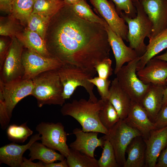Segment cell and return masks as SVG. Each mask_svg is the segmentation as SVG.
<instances>
[{
	"instance_id": "484cf974",
	"label": "cell",
	"mask_w": 167,
	"mask_h": 167,
	"mask_svg": "<svg viewBox=\"0 0 167 167\" xmlns=\"http://www.w3.org/2000/svg\"><path fill=\"white\" fill-rule=\"evenodd\" d=\"M35 0H14L10 13L12 17L19 20L23 25H27L32 13Z\"/></svg>"
},
{
	"instance_id": "7bdbcfd3",
	"label": "cell",
	"mask_w": 167,
	"mask_h": 167,
	"mask_svg": "<svg viewBox=\"0 0 167 167\" xmlns=\"http://www.w3.org/2000/svg\"><path fill=\"white\" fill-rule=\"evenodd\" d=\"M13 0H0L1 11L6 12L10 13L11 5Z\"/></svg>"
},
{
	"instance_id": "836d02e7",
	"label": "cell",
	"mask_w": 167,
	"mask_h": 167,
	"mask_svg": "<svg viewBox=\"0 0 167 167\" xmlns=\"http://www.w3.org/2000/svg\"><path fill=\"white\" fill-rule=\"evenodd\" d=\"M97 88L101 99L104 101L108 100L109 93V86L111 81L109 79H105L96 77L88 79Z\"/></svg>"
},
{
	"instance_id": "30bf717a",
	"label": "cell",
	"mask_w": 167,
	"mask_h": 167,
	"mask_svg": "<svg viewBox=\"0 0 167 167\" xmlns=\"http://www.w3.org/2000/svg\"><path fill=\"white\" fill-rule=\"evenodd\" d=\"M22 62L24 68L22 79L32 80L46 71L58 70L63 64L54 57H44L27 49L23 51Z\"/></svg>"
},
{
	"instance_id": "7402d4cb",
	"label": "cell",
	"mask_w": 167,
	"mask_h": 167,
	"mask_svg": "<svg viewBox=\"0 0 167 167\" xmlns=\"http://www.w3.org/2000/svg\"><path fill=\"white\" fill-rule=\"evenodd\" d=\"M146 146L143 137L134 138L127 146V157L123 167H143L145 165Z\"/></svg>"
},
{
	"instance_id": "cb8c5ba5",
	"label": "cell",
	"mask_w": 167,
	"mask_h": 167,
	"mask_svg": "<svg viewBox=\"0 0 167 167\" xmlns=\"http://www.w3.org/2000/svg\"><path fill=\"white\" fill-rule=\"evenodd\" d=\"M166 48L167 28L149 40L145 52L139 57L137 65V71L143 68L150 59Z\"/></svg>"
},
{
	"instance_id": "4316f807",
	"label": "cell",
	"mask_w": 167,
	"mask_h": 167,
	"mask_svg": "<svg viewBox=\"0 0 167 167\" xmlns=\"http://www.w3.org/2000/svg\"><path fill=\"white\" fill-rule=\"evenodd\" d=\"M66 3L63 1L35 0L32 13L52 18Z\"/></svg>"
},
{
	"instance_id": "9a60e30c",
	"label": "cell",
	"mask_w": 167,
	"mask_h": 167,
	"mask_svg": "<svg viewBox=\"0 0 167 167\" xmlns=\"http://www.w3.org/2000/svg\"><path fill=\"white\" fill-rule=\"evenodd\" d=\"M139 79L146 84H152L165 88L167 79V62L154 57L137 71Z\"/></svg>"
},
{
	"instance_id": "f6af8a7d",
	"label": "cell",
	"mask_w": 167,
	"mask_h": 167,
	"mask_svg": "<svg viewBox=\"0 0 167 167\" xmlns=\"http://www.w3.org/2000/svg\"><path fill=\"white\" fill-rule=\"evenodd\" d=\"M166 105H167V79L166 86L164 91L162 107Z\"/></svg>"
},
{
	"instance_id": "f1b7e54d",
	"label": "cell",
	"mask_w": 167,
	"mask_h": 167,
	"mask_svg": "<svg viewBox=\"0 0 167 167\" xmlns=\"http://www.w3.org/2000/svg\"><path fill=\"white\" fill-rule=\"evenodd\" d=\"M74 13L80 18L89 22L101 24L104 26L106 21L96 15L85 0L70 5Z\"/></svg>"
},
{
	"instance_id": "d6986e66",
	"label": "cell",
	"mask_w": 167,
	"mask_h": 167,
	"mask_svg": "<svg viewBox=\"0 0 167 167\" xmlns=\"http://www.w3.org/2000/svg\"><path fill=\"white\" fill-rule=\"evenodd\" d=\"M98 132H84L79 128L73 131L76 139L71 143L70 148L80 152L91 157H94V152L96 148L103 147L104 140L98 138Z\"/></svg>"
},
{
	"instance_id": "9c48e42d",
	"label": "cell",
	"mask_w": 167,
	"mask_h": 167,
	"mask_svg": "<svg viewBox=\"0 0 167 167\" xmlns=\"http://www.w3.org/2000/svg\"><path fill=\"white\" fill-rule=\"evenodd\" d=\"M36 130L41 135V140L43 144L58 151L65 157L68 155L70 148L66 143L67 134L61 123L41 122Z\"/></svg>"
},
{
	"instance_id": "f35d334b",
	"label": "cell",
	"mask_w": 167,
	"mask_h": 167,
	"mask_svg": "<svg viewBox=\"0 0 167 167\" xmlns=\"http://www.w3.org/2000/svg\"><path fill=\"white\" fill-rule=\"evenodd\" d=\"M10 119L5 102L0 97V123L2 129L5 130L9 126Z\"/></svg>"
},
{
	"instance_id": "4fadbf2b",
	"label": "cell",
	"mask_w": 167,
	"mask_h": 167,
	"mask_svg": "<svg viewBox=\"0 0 167 167\" xmlns=\"http://www.w3.org/2000/svg\"><path fill=\"white\" fill-rule=\"evenodd\" d=\"M140 1L152 24L150 40L167 28V0Z\"/></svg>"
},
{
	"instance_id": "52a82bcc",
	"label": "cell",
	"mask_w": 167,
	"mask_h": 167,
	"mask_svg": "<svg viewBox=\"0 0 167 167\" xmlns=\"http://www.w3.org/2000/svg\"><path fill=\"white\" fill-rule=\"evenodd\" d=\"M138 57L123 66L116 75L119 84L132 101L139 102L145 94L149 84L142 81L137 75Z\"/></svg>"
},
{
	"instance_id": "1f68e13d",
	"label": "cell",
	"mask_w": 167,
	"mask_h": 167,
	"mask_svg": "<svg viewBox=\"0 0 167 167\" xmlns=\"http://www.w3.org/2000/svg\"><path fill=\"white\" fill-rule=\"evenodd\" d=\"M27 123V122L20 125L12 124L9 126L6 130L8 139L14 143H23L33 133Z\"/></svg>"
},
{
	"instance_id": "60d3db41",
	"label": "cell",
	"mask_w": 167,
	"mask_h": 167,
	"mask_svg": "<svg viewBox=\"0 0 167 167\" xmlns=\"http://www.w3.org/2000/svg\"><path fill=\"white\" fill-rule=\"evenodd\" d=\"M155 167H167V146L161 152Z\"/></svg>"
},
{
	"instance_id": "6da1fadb",
	"label": "cell",
	"mask_w": 167,
	"mask_h": 167,
	"mask_svg": "<svg viewBox=\"0 0 167 167\" xmlns=\"http://www.w3.org/2000/svg\"><path fill=\"white\" fill-rule=\"evenodd\" d=\"M52 18L47 44L52 57L63 64L88 69L109 58L111 47L104 26L80 18L66 4Z\"/></svg>"
},
{
	"instance_id": "d590c367",
	"label": "cell",
	"mask_w": 167,
	"mask_h": 167,
	"mask_svg": "<svg viewBox=\"0 0 167 167\" xmlns=\"http://www.w3.org/2000/svg\"><path fill=\"white\" fill-rule=\"evenodd\" d=\"M12 17V19L1 18L0 23V35L1 36H15L18 32L17 27Z\"/></svg>"
},
{
	"instance_id": "ee69618b",
	"label": "cell",
	"mask_w": 167,
	"mask_h": 167,
	"mask_svg": "<svg viewBox=\"0 0 167 167\" xmlns=\"http://www.w3.org/2000/svg\"><path fill=\"white\" fill-rule=\"evenodd\" d=\"M45 167H68L66 158L58 163H52L46 164L44 163Z\"/></svg>"
},
{
	"instance_id": "ffe728a7",
	"label": "cell",
	"mask_w": 167,
	"mask_h": 167,
	"mask_svg": "<svg viewBox=\"0 0 167 167\" xmlns=\"http://www.w3.org/2000/svg\"><path fill=\"white\" fill-rule=\"evenodd\" d=\"M165 88L149 84L145 94L139 102L153 122L162 107L163 93Z\"/></svg>"
},
{
	"instance_id": "5b68a950",
	"label": "cell",
	"mask_w": 167,
	"mask_h": 167,
	"mask_svg": "<svg viewBox=\"0 0 167 167\" xmlns=\"http://www.w3.org/2000/svg\"><path fill=\"white\" fill-rule=\"evenodd\" d=\"M137 10V15L134 18L127 16L122 12L120 16L127 24V42L129 47L135 50L139 57L145 52L147 45L144 42L146 37L150 36L152 29V24L144 11L140 1L133 3Z\"/></svg>"
},
{
	"instance_id": "74e56055",
	"label": "cell",
	"mask_w": 167,
	"mask_h": 167,
	"mask_svg": "<svg viewBox=\"0 0 167 167\" xmlns=\"http://www.w3.org/2000/svg\"><path fill=\"white\" fill-rule=\"evenodd\" d=\"M154 122L156 129L167 126V105L162 107Z\"/></svg>"
},
{
	"instance_id": "f546056e",
	"label": "cell",
	"mask_w": 167,
	"mask_h": 167,
	"mask_svg": "<svg viewBox=\"0 0 167 167\" xmlns=\"http://www.w3.org/2000/svg\"><path fill=\"white\" fill-rule=\"evenodd\" d=\"M99 119L102 125L108 131L120 119L115 108L108 100L104 101L99 112Z\"/></svg>"
},
{
	"instance_id": "7c38bea8",
	"label": "cell",
	"mask_w": 167,
	"mask_h": 167,
	"mask_svg": "<svg viewBox=\"0 0 167 167\" xmlns=\"http://www.w3.org/2000/svg\"><path fill=\"white\" fill-rule=\"evenodd\" d=\"M90 1L112 30L127 42L128 26L118 14L113 3L107 0H90Z\"/></svg>"
},
{
	"instance_id": "d6a6232c",
	"label": "cell",
	"mask_w": 167,
	"mask_h": 167,
	"mask_svg": "<svg viewBox=\"0 0 167 167\" xmlns=\"http://www.w3.org/2000/svg\"><path fill=\"white\" fill-rule=\"evenodd\" d=\"M101 156L97 160L98 167H119L113 148L109 142L104 140Z\"/></svg>"
},
{
	"instance_id": "2e32d148",
	"label": "cell",
	"mask_w": 167,
	"mask_h": 167,
	"mask_svg": "<svg viewBox=\"0 0 167 167\" xmlns=\"http://www.w3.org/2000/svg\"><path fill=\"white\" fill-rule=\"evenodd\" d=\"M144 140L146 146L145 167H155L161 152L167 146V126L153 130Z\"/></svg>"
},
{
	"instance_id": "8fae6325",
	"label": "cell",
	"mask_w": 167,
	"mask_h": 167,
	"mask_svg": "<svg viewBox=\"0 0 167 167\" xmlns=\"http://www.w3.org/2000/svg\"><path fill=\"white\" fill-rule=\"evenodd\" d=\"M33 89L31 79H20L7 83L0 81V97L5 102L10 118L16 105L25 97L31 95Z\"/></svg>"
},
{
	"instance_id": "ab89813d",
	"label": "cell",
	"mask_w": 167,
	"mask_h": 167,
	"mask_svg": "<svg viewBox=\"0 0 167 167\" xmlns=\"http://www.w3.org/2000/svg\"><path fill=\"white\" fill-rule=\"evenodd\" d=\"M11 42L8 43L4 39L0 40V68L2 66L8 52Z\"/></svg>"
},
{
	"instance_id": "5bb4252c",
	"label": "cell",
	"mask_w": 167,
	"mask_h": 167,
	"mask_svg": "<svg viewBox=\"0 0 167 167\" xmlns=\"http://www.w3.org/2000/svg\"><path fill=\"white\" fill-rule=\"evenodd\" d=\"M104 26L115 58V66L114 72L116 75L125 63L139 57L135 50L125 44L122 38L112 30L106 22Z\"/></svg>"
},
{
	"instance_id": "277c9868",
	"label": "cell",
	"mask_w": 167,
	"mask_h": 167,
	"mask_svg": "<svg viewBox=\"0 0 167 167\" xmlns=\"http://www.w3.org/2000/svg\"><path fill=\"white\" fill-rule=\"evenodd\" d=\"M58 72L63 86L62 95L65 99H69L77 88L81 86L88 94L89 99L94 102L98 101L93 91L94 85L88 80L96 74L95 69H86L63 64L58 70Z\"/></svg>"
},
{
	"instance_id": "ac0fdd59",
	"label": "cell",
	"mask_w": 167,
	"mask_h": 167,
	"mask_svg": "<svg viewBox=\"0 0 167 167\" xmlns=\"http://www.w3.org/2000/svg\"><path fill=\"white\" fill-rule=\"evenodd\" d=\"M38 133L32 135L26 144L20 145L13 142L0 148V163L11 167H19L23 161V155L34 142L41 140V137Z\"/></svg>"
},
{
	"instance_id": "d4e9b609",
	"label": "cell",
	"mask_w": 167,
	"mask_h": 167,
	"mask_svg": "<svg viewBox=\"0 0 167 167\" xmlns=\"http://www.w3.org/2000/svg\"><path fill=\"white\" fill-rule=\"evenodd\" d=\"M28 149L30 151L29 156L32 161L38 159L48 164L58 161H62L65 157L61 153L55 152V150L37 141L33 143Z\"/></svg>"
},
{
	"instance_id": "ba28073f",
	"label": "cell",
	"mask_w": 167,
	"mask_h": 167,
	"mask_svg": "<svg viewBox=\"0 0 167 167\" xmlns=\"http://www.w3.org/2000/svg\"><path fill=\"white\" fill-rule=\"evenodd\" d=\"M23 47L15 36L12 37L8 52L0 68V81L7 83L22 79L24 74L22 62Z\"/></svg>"
},
{
	"instance_id": "4dcf8cb0",
	"label": "cell",
	"mask_w": 167,
	"mask_h": 167,
	"mask_svg": "<svg viewBox=\"0 0 167 167\" xmlns=\"http://www.w3.org/2000/svg\"><path fill=\"white\" fill-rule=\"evenodd\" d=\"M51 18L37 13H32L27 23V29L38 34L45 40Z\"/></svg>"
},
{
	"instance_id": "83f0119b",
	"label": "cell",
	"mask_w": 167,
	"mask_h": 167,
	"mask_svg": "<svg viewBox=\"0 0 167 167\" xmlns=\"http://www.w3.org/2000/svg\"><path fill=\"white\" fill-rule=\"evenodd\" d=\"M66 158L68 167H98L97 160L94 157L71 148Z\"/></svg>"
},
{
	"instance_id": "7dc6e473",
	"label": "cell",
	"mask_w": 167,
	"mask_h": 167,
	"mask_svg": "<svg viewBox=\"0 0 167 167\" xmlns=\"http://www.w3.org/2000/svg\"><path fill=\"white\" fill-rule=\"evenodd\" d=\"M81 0H63L65 3L68 5H72L75 4Z\"/></svg>"
},
{
	"instance_id": "8992f818",
	"label": "cell",
	"mask_w": 167,
	"mask_h": 167,
	"mask_svg": "<svg viewBox=\"0 0 167 167\" xmlns=\"http://www.w3.org/2000/svg\"><path fill=\"white\" fill-rule=\"evenodd\" d=\"M142 136L136 129L131 126L123 119L120 120L109 131L108 133L101 137L108 140L114 150L117 162L120 167H123L126 161V148L135 137Z\"/></svg>"
},
{
	"instance_id": "8d00e7d4",
	"label": "cell",
	"mask_w": 167,
	"mask_h": 167,
	"mask_svg": "<svg viewBox=\"0 0 167 167\" xmlns=\"http://www.w3.org/2000/svg\"><path fill=\"white\" fill-rule=\"evenodd\" d=\"M112 61L109 58H105L99 62L95 66L94 68L100 78L108 79L112 74Z\"/></svg>"
},
{
	"instance_id": "603a6c76",
	"label": "cell",
	"mask_w": 167,
	"mask_h": 167,
	"mask_svg": "<svg viewBox=\"0 0 167 167\" xmlns=\"http://www.w3.org/2000/svg\"><path fill=\"white\" fill-rule=\"evenodd\" d=\"M15 37L26 49L46 57H53L48 50L45 40L37 33L26 28L22 32H18Z\"/></svg>"
},
{
	"instance_id": "bcb514c9",
	"label": "cell",
	"mask_w": 167,
	"mask_h": 167,
	"mask_svg": "<svg viewBox=\"0 0 167 167\" xmlns=\"http://www.w3.org/2000/svg\"><path fill=\"white\" fill-rule=\"evenodd\" d=\"M155 58L167 62V50L163 54L156 56Z\"/></svg>"
},
{
	"instance_id": "e0dca14e",
	"label": "cell",
	"mask_w": 167,
	"mask_h": 167,
	"mask_svg": "<svg viewBox=\"0 0 167 167\" xmlns=\"http://www.w3.org/2000/svg\"><path fill=\"white\" fill-rule=\"evenodd\" d=\"M123 120L130 126L138 130L144 139H147L151 131L156 129L154 122L138 102L132 101L127 116Z\"/></svg>"
},
{
	"instance_id": "44dd1931",
	"label": "cell",
	"mask_w": 167,
	"mask_h": 167,
	"mask_svg": "<svg viewBox=\"0 0 167 167\" xmlns=\"http://www.w3.org/2000/svg\"><path fill=\"white\" fill-rule=\"evenodd\" d=\"M108 100L117 111L120 119L127 116L132 103L128 94L120 86L116 78L111 81Z\"/></svg>"
},
{
	"instance_id": "e575fe53",
	"label": "cell",
	"mask_w": 167,
	"mask_h": 167,
	"mask_svg": "<svg viewBox=\"0 0 167 167\" xmlns=\"http://www.w3.org/2000/svg\"><path fill=\"white\" fill-rule=\"evenodd\" d=\"M116 6V9L120 15L123 11L128 16L131 18L135 17L137 15V10L132 0H110Z\"/></svg>"
},
{
	"instance_id": "681fc988",
	"label": "cell",
	"mask_w": 167,
	"mask_h": 167,
	"mask_svg": "<svg viewBox=\"0 0 167 167\" xmlns=\"http://www.w3.org/2000/svg\"><path fill=\"white\" fill-rule=\"evenodd\" d=\"M58 0V1H63V0Z\"/></svg>"
},
{
	"instance_id": "7a4b0ae2",
	"label": "cell",
	"mask_w": 167,
	"mask_h": 167,
	"mask_svg": "<svg viewBox=\"0 0 167 167\" xmlns=\"http://www.w3.org/2000/svg\"><path fill=\"white\" fill-rule=\"evenodd\" d=\"M104 101L101 99L94 102L89 99L74 100L71 102L65 103L60 112L63 116H71L76 120L84 132H96L107 134L109 131L101 124L99 113Z\"/></svg>"
},
{
	"instance_id": "c3c4849f",
	"label": "cell",
	"mask_w": 167,
	"mask_h": 167,
	"mask_svg": "<svg viewBox=\"0 0 167 167\" xmlns=\"http://www.w3.org/2000/svg\"><path fill=\"white\" fill-rule=\"evenodd\" d=\"M141 0H132L133 3L137 2Z\"/></svg>"
},
{
	"instance_id": "b9f144b4",
	"label": "cell",
	"mask_w": 167,
	"mask_h": 167,
	"mask_svg": "<svg viewBox=\"0 0 167 167\" xmlns=\"http://www.w3.org/2000/svg\"><path fill=\"white\" fill-rule=\"evenodd\" d=\"M30 159H28L23 157L20 167H45L44 163L41 161L37 163H34Z\"/></svg>"
},
{
	"instance_id": "3957f363",
	"label": "cell",
	"mask_w": 167,
	"mask_h": 167,
	"mask_svg": "<svg viewBox=\"0 0 167 167\" xmlns=\"http://www.w3.org/2000/svg\"><path fill=\"white\" fill-rule=\"evenodd\" d=\"M32 80L33 89L31 95L36 99L39 107L46 105L62 106L65 104L63 86L58 70L43 72Z\"/></svg>"
}]
</instances>
